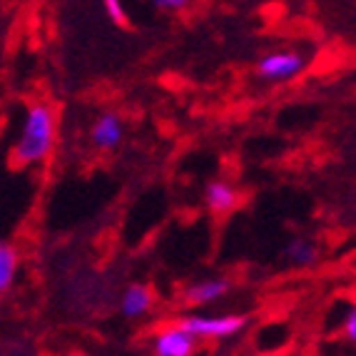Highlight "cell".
I'll return each mask as SVG.
<instances>
[{
  "label": "cell",
  "mask_w": 356,
  "mask_h": 356,
  "mask_svg": "<svg viewBox=\"0 0 356 356\" xmlns=\"http://www.w3.org/2000/svg\"><path fill=\"white\" fill-rule=\"evenodd\" d=\"M53 137H55L53 113L45 105L30 107L18 149H15V157H18L20 165H33V162L45 160L50 154V149H53Z\"/></svg>",
  "instance_id": "obj_1"
},
{
  "label": "cell",
  "mask_w": 356,
  "mask_h": 356,
  "mask_svg": "<svg viewBox=\"0 0 356 356\" xmlns=\"http://www.w3.org/2000/svg\"><path fill=\"white\" fill-rule=\"evenodd\" d=\"M247 319L244 316H190L179 327H184L192 337H212V339H227L242 332Z\"/></svg>",
  "instance_id": "obj_2"
},
{
  "label": "cell",
  "mask_w": 356,
  "mask_h": 356,
  "mask_svg": "<svg viewBox=\"0 0 356 356\" xmlns=\"http://www.w3.org/2000/svg\"><path fill=\"white\" fill-rule=\"evenodd\" d=\"M304 70V60L297 53H274L259 63V75L264 80H291Z\"/></svg>",
  "instance_id": "obj_3"
},
{
  "label": "cell",
  "mask_w": 356,
  "mask_h": 356,
  "mask_svg": "<svg viewBox=\"0 0 356 356\" xmlns=\"http://www.w3.org/2000/svg\"><path fill=\"white\" fill-rule=\"evenodd\" d=\"M195 349V337L184 327H175L167 329L157 337V344H154V351L160 356H187Z\"/></svg>",
  "instance_id": "obj_4"
},
{
  "label": "cell",
  "mask_w": 356,
  "mask_h": 356,
  "mask_svg": "<svg viewBox=\"0 0 356 356\" xmlns=\"http://www.w3.org/2000/svg\"><path fill=\"white\" fill-rule=\"evenodd\" d=\"M227 289H229V282L227 280H207V282H197V284H192L190 289L184 291V299H187V304H209L214 302V299H220L222 294H227Z\"/></svg>",
  "instance_id": "obj_5"
},
{
  "label": "cell",
  "mask_w": 356,
  "mask_h": 356,
  "mask_svg": "<svg viewBox=\"0 0 356 356\" xmlns=\"http://www.w3.org/2000/svg\"><path fill=\"white\" fill-rule=\"evenodd\" d=\"M122 140V122H120L118 115H102L97 120V125L92 127V143L97 147H115V145Z\"/></svg>",
  "instance_id": "obj_6"
},
{
  "label": "cell",
  "mask_w": 356,
  "mask_h": 356,
  "mask_svg": "<svg viewBox=\"0 0 356 356\" xmlns=\"http://www.w3.org/2000/svg\"><path fill=\"white\" fill-rule=\"evenodd\" d=\"M149 307H152V297H149V291L145 286H130L125 291V297H122V314L130 316V319L147 314Z\"/></svg>",
  "instance_id": "obj_7"
},
{
  "label": "cell",
  "mask_w": 356,
  "mask_h": 356,
  "mask_svg": "<svg viewBox=\"0 0 356 356\" xmlns=\"http://www.w3.org/2000/svg\"><path fill=\"white\" fill-rule=\"evenodd\" d=\"M207 204L214 212H225L237 204V192L232 190L229 184L225 182H212L207 187Z\"/></svg>",
  "instance_id": "obj_8"
},
{
  "label": "cell",
  "mask_w": 356,
  "mask_h": 356,
  "mask_svg": "<svg viewBox=\"0 0 356 356\" xmlns=\"http://www.w3.org/2000/svg\"><path fill=\"white\" fill-rule=\"evenodd\" d=\"M286 257H289L291 264H297V267H312L316 259H319V252L316 247L309 239H294L289 244V250H286Z\"/></svg>",
  "instance_id": "obj_9"
},
{
  "label": "cell",
  "mask_w": 356,
  "mask_h": 356,
  "mask_svg": "<svg viewBox=\"0 0 356 356\" xmlns=\"http://www.w3.org/2000/svg\"><path fill=\"white\" fill-rule=\"evenodd\" d=\"M15 267H18V254L10 244L0 242V291H6L10 286L13 277H15Z\"/></svg>",
  "instance_id": "obj_10"
},
{
  "label": "cell",
  "mask_w": 356,
  "mask_h": 356,
  "mask_svg": "<svg viewBox=\"0 0 356 356\" xmlns=\"http://www.w3.org/2000/svg\"><path fill=\"white\" fill-rule=\"evenodd\" d=\"M105 10H107V15L113 18V23H118V25L127 23L125 8H122V3H120V0H105Z\"/></svg>",
  "instance_id": "obj_11"
},
{
  "label": "cell",
  "mask_w": 356,
  "mask_h": 356,
  "mask_svg": "<svg viewBox=\"0 0 356 356\" xmlns=\"http://www.w3.org/2000/svg\"><path fill=\"white\" fill-rule=\"evenodd\" d=\"M344 329H346V337H349V341H354V339H356V314H354V312L346 316V327Z\"/></svg>",
  "instance_id": "obj_12"
},
{
  "label": "cell",
  "mask_w": 356,
  "mask_h": 356,
  "mask_svg": "<svg viewBox=\"0 0 356 356\" xmlns=\"http://www.w3.org/2000/svg\"><path fill=\"white\" fill-rule=\"evenodd\" d=\"M154 3H157V6H162V8H172V10L187 6V0H154Z\"/></svg>",
  "instance_id": "obj_13"
}]
</instances>
